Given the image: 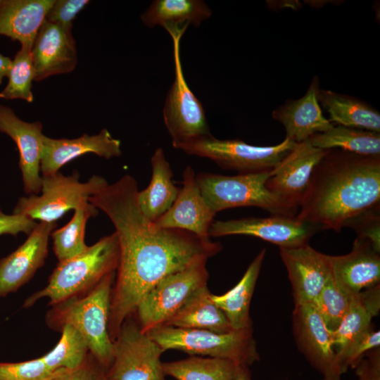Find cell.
<instances>
[{
    "label": "cell",
    "instance_id": "836d02e7",
    "mask_svg": "<svg viewBox=\"0 0 380 380\" xmlns=\"http://www.w3.org/2000/svg\"><path fill=\"white\" fill-rule=\"evenodd\" d=\"M8 82L0 92V98L23 99L29 103L33 101L32 81L34 80V68L31 49L21 46L16 53L8 71Z\"/></svg>",
    "mask_w": 380,
    "mask_h": 380
},
{
    "label": "cell",
    "instance_id": "f1b7e54d",
    "mask_svg": "<svg viewBox=\"0 0 380 380\" xmlns=\"http://www.w3.org/2000/svg\"><path fill=\"white\" fill-rule=\"evenodd\" d=\"M211 15V9L201 0H154L141 20L148 27L185 24L198 27Z\"/></svg>",
    "mask_w": 380,
    "mask_h": 380
},
{
    "label": "cell",
    "instance_id": "4dcf8cb0",
    "mask_svg": "<svg viewBox=\"0 0 380 380\" xmlns=\"http://www.w3.org/2000/svg\"><path fill=\"white\" fill-rule=\"evenodd\" d=\"M239 366L225 359L196 356L162 364L165 375L177 380H233Z\"/></svg>",
    "mask_w": 380,
    "mask_h": 380
},
{
    "label": "cell",
    "instance_id": "7a4b0ae2",
    "mask_svg": "<svg viewBox=\"0 0 380 380\" xmlns=\"http://www.w3.org/2000/svg\"><path fill=\"white\" fill-rule=\"evenodd\" d=\"M380 156L327 149L315 167L296 217L317 229L340 231L379 205Z\"/></svg>",
    "mask_w": 380,
    "mask_h": 380
},
{
    "label": "cell",
    "instance_id": "8fae6325",
    "mask_svg": "<svg viewBox=\"0 0 380 380\" xmlns=\"http://www.w3.org/2000/svg\"><path fill=\"white\" fill-rule=\"evenodd\" d=\"M113 344L108 369L110 380H165L160 361L164 350L131 315L121 325Z\"/></svg>",
    "mask_w": 380,
    "mask_h": 380
},
{
    "label": "cell",
    "instance_id": "52a82bcc",
    "mask_svg": "<svg viewBox=\"0 0 380 380\" xmlns=\"http://www.w3.org/2000/svg\"><path fill=\"white\" fill-rule=\"evenodd\" d=\"M108 184L106 179L99 175L80 182L77 171L70 176L59 172L42 176L41 194L21 197L13 213L25 215L34 221L56 222L70 210L89 203V198Z\"/></svg>",
    "mask_w": 380,
    "mask_h": 380
},
{
    "label": "cell",
    "instance_id": "d6a6232c",
    "mask_svg": "<svg viewBox=\"0 0 380 380\" xmlns=\"http://www.w3.org/2000/svg\"><path fill=\"white\" fill-rule=\"evenodd\" d=\"M56 346L42 356L53 372L70 371L80 367L87 359L89 350L82 336L72 326L65 325Z\"/></svg>",
    "mask_w": 380,
    "mask_h": 380
},
{
    "label": "cell",
    "instance_id": "ee69618b",
    "mask_svg": "<svg viewBox=\"0 0 380 380\" xmlns=\"http://www.w3.org/2000/svg\"><path fill=\"white\" fill-rule=\"evenodd\" d=\"M233 380H251L248 367L239 365Z\"/></svg>",
    "mask_w": 380,
    "mask_h": 380
},
{
    "label": "cell",
    "instance_id": "4316f807",
    "mask_svg": "<svg viewBox=\"0 0 380 380\" xmlns=\"http://www.w3.org/2000/svg\"><path fill=\"white\" fill-rule=\"evenodd\" d=\"M265 251L262 249L256 255L242 278L232 289L222 295H211L213 301L224 313L234 330L252 329L250 303Z\"/></svg>",
    "mask_w": 380,
    "mask_h": 380
},
{
    "label": "cell",
    "instance_id": "6da1fadb",
    "mask_svg": "<svg viewBox=\"0 0 380 380\" xmlns=\"http://www.w3.org/2000/svg\"><path fill=\"white\" fill-rule=\"evenodd\" d=\"M136 179L125 175L89 198L115 227L119 246L115 284L111 291L108 332L114 342L124 321L165 277L222 250L219 242L191 232L156 227L140 210Z\"/></svg>",
    "mask_w": 380,
    "mask_h": 380
},
{
    "label": "cell",
    "instance_id": "e575fe53",
    "mask_svg": "<svg viewBox=\"0 0 380 380\" xmlns=\"http://www.w3.org/2000/svg\"><path fill=\"white\" fill-rule=\"evenodd\" d=\"M350 297L335 283L331 274L314 303L330 331L334 332L339 327L348 308Z\"/></svg>",
    "mask_w": 380,
    "mask_h": 380
},
{
    "label": "cell",
    "instance_id": "7bdbcfd3",
    "mask_svg": "<svg viewBox=\"0 0 380 380\" xmlns=\"http://www.w3.org/2000/svg\"><path fill=\"white\" fill-rule=\"evenodd\" d=\"M12 60L10 58L4 56L0 53V84L4 77H7L11 65Z\"/></svg>",
    "mask_w": 380,
    "mask_h": 380
},
{
    "label": "cell",
    "instance_id": "44dd1931",
    "mask_svg": "<svg viewBox=\"0 0 380 380\" xmlns=\"http://www.w3.org/2000/svg\"><path fill=\"white\" fill-rule=\"evenodd\" d=\"M329 258L334 281L349 296L379 284V252L367 240L357 237L349 253Z\"/></svg>",
    "mask_w": 380,
    "mask_h": 380
},
{
    "label": "cell",
    "instance_id": "ab89813d",
    "mask_svg": "<svg viewBox=\"0 0 380 380\" xmlns=\"http://www.w3.org/2000/svg\"><path fill=\"white\" fill-rule=\"evenodd\" d=\"M51 380H110L108 369L89 353L87 360L78 368L65 371Z\"/></svg>",
    "mask_w": 380,
    "mask_h": 380
},
{
    "label": "cell",
    "instance_id": "2e32d148",
    "mask_svg": "<svg viewBox=\"0 0 380 380\" xmlns=\"http://www.w3.org/2000/svg\"><path fill=\"white\" fill-rule=\"evenodd\" d=\"M280 255L291 284L295 305L314 304L331 277L329 255L306 243L280 248Z\"/></svg>",
    "mask_w": 380,
    "mask_h": 380
},
{
    "label": "cell",
    "instance_id": "9c48e42d",
    "mask_svg": "<svg viewBox=\"0 0 380 380\" xmlns=\"http://www.w3.org/2000/svg\"><path fill=\"white\" fill-rule=\"evenodd\" d=\"M295 144L285 138L274 146H258L238 139H218L210 134L183 144L177 148L189 155L210 159L222 168L248 174L272 170Z\"/></svg>",
    "mask_w": 380,
    "mask_h": 380
},
{
    "label": "cell",
    "instance_id": "603a6c76",
    "mask_svg": "<svg viewBox=\"0 0 380 380\" xmlns=\"http://www.w3.org/2000/svg\"><path fill=\"white\" fill-rule=\"evenodd\" d=\"M55 0H0V35L32 49Z\"/></svg>",
    "mask_w": 380,
    "mask_h": 380
},
{
    "label": "cell",
    "instance_id": "ffe728a7",
    "mask_svg": "<svg viewBox=\"0 0 380 380\" xmlns=\"http://www.w3.org/2000/svg\"><path fill=\"white\" fill-rule=\"evenodd\" d=\"M87 153L106 159L118 157L122 154L120 141L106 128L97 134H84L75 139H53L44 135L40 172L42 176L56 174L68 163Z\"/></svg>",
    "mask_w": 380,
    "mask_h": 380
},
{
    "label": "cell",
    "instance_id": "277c9868",
    "mask_svg": "<svg viewBox=\"0 0 380 380\" xmlns=\"http://www.w3.org/2000/svg\"><path fill=\"white\" fill-rule=\"evenodd\" d=\"M119 246L115 232L88 246L83 253L59 262L49 278L47 285L28 297L24 308H29L43 298L53 305L69 298L80 296L95 286L106 275L117 270Z\"/></svg>",
    "mask_w": 380,
    "mask_h": 380
},
{
    "label": "cell",
    "instance_id": "d4e9b609",
    "mask_svg": "<svg viewBox=\"0 0 380 380\" xmlns=\"http://www.w3.org/2000/svg\"><path fill=\"white\" fill-rule=\"evenodd\" d=\"M211 295L207 285L201 286L163 326L222 334L235 331L222 310L213 301Z\"/></svg>",
    "mask_w": 380,
    "mask_h": 380
},
{
    "label": "cell",
    "instance_id": "30bf717a",
    "mask_svg": "<svg viewBox=\"0 0 380 380\" xmlns=\"http://www.w3.org/2000/svg\"><path fill=\"white\" fill-rule=\"evenodd\" d=\"M208 259L201 258L165 277L145 294L134 311L142 331L147 333L163 326L197 289L207 285Z\"/></svg>",
    "mask_w": 380,
    "mask_h": 380
},
{
    "label": "cell",
    "instance_id": "b9f144b4",
    "mask_svg": "<svg viewBox=\"0 0 380 380\" xmlns=\"http://www.w3.org/2000/svg\"><path fill=\"white\" fill-rule=\"evenodd\" d=\"M355 367L358 380H380L379 348L372 350L367 359H361Z\"/></svg>",
    "mask_w": 380,
    "mask_h": 380
},
{
    "label": "cell",
    "instance_id": "7c38bea8",
    "mask_svg": "<svg viewBox=\"0 0 380 380\" xmlns=\"http://www.w3.org/2000/svg\"><path fill=\"white\" fill-rule=\"evenodd\" d=\"M317 229L296 216L275 215L268 217H246L226 221H214L209 236L246 235L255 236L277 244L279 248H290L308 243Z\"/></svg>",
    "mask_w": 380,
    "mask_h": 380
},
{
    "label": "cell",
    "instance_id": "1f68e13d",
    "mask_svg": "<svg viewBox=\"0 0 380 380\" xmlns=\"http://www.w3.org/2000/svg\"><path fill=\"white\" fill-rule=\"evenodd\" d=\"M98 209L90 203L74 210L71 220L63 227L54 229L50 236L53 249L59 262L73 258L87 250L84 234L87 220L98 215Z\"/></svg>",
    "mask_w": 380,
    "mask_h": 380
},
{
    "label": "cell",
    "instance_id": "e0dca14e",
    "mask_svg": "<svg viewBox=\"0 0 380 380\" xmlns=\"http://www.w3.org/2000/svg\"><path fill=\"white\" fill-rule=\"evenodd\" d=\"M196 175L191 166L185 167L182 187L172 206L153 222L156 227L184 230L201 238H210L208 232L215 213L203 197Z\"/></svg>",
    "mask_w": 380,
    "mask_h": 380
},
{
    "label": "cell",
    "instance_id": "5b68a950",
    "mask_svg": "<svg viewBox=\"0 0 380 380\" xmlns=\"http://www.w3.org/2000/svg\"><path fill=\"white\" fill-rule=\"evenodd\" d=\"M164 351L225 359L249 367L259 360L253 329L217 333L208 330L162 326L146 333Z\"/></svg>",
    "mask_w": 380,
    "mask_h": 380
},
{
    "label": "cell",
    "instance_id": "ba28073f",
    "mask_svg": "<svg viewBox=\"0 0 380 380\" xmlns=\"http://www.w3.org/2000/svg\"><path fill=\"white\" fill-rule=\"evenodd\" d=\"M189 25L164 27L173 42L175 80L167 94L163 115L175 148L211 134L204 108L188 86L180 58V40Z\"/></svg>",
    "mask_w": 380,
    "mask_h": 380
},
{
    "label": "cell",
    "instance_id": "4fadbf2b",
    "mask_svg": "<svg viewBox=\"0 0 380 380\" xmlns=\"http://www.w3.org/2000/svg\"><path fill=\"white\" fill-rule=\"evenodd\" d=\"M293 329L298 348L322 374L323 380H340L332 332L313 303L295 305Z\"/></svg>",
    "mask_w": 380,
    "mask_h": 380
},
{
    "label": "cell",
    "instance_id": "5bb4252c",
    "mask_svg": "<svg viewBox=\"0 0 380 380\" xmlns=\"http://www.w3.org/2000/svg\"><path fill=\"white\" fill-rule=\"evenodd\" d=\"M327 151L313 146L309 139L296 143L280 163L270 171L266 187L297 212L312 172Z\"/></svg>",
    "mask_w": 380,
    "mask_h": 380
},
{
    "label": "cell",
    "instance_id": "484cf974",
    "mask_svg": "<svg viewBox=\"0 0 380 380\" xmlns=\"http://www.w3.org/2000/svg\"><path fill=\"white\" fill-rule=\"evenodd\" d=\"M317 99L328 113L331 122L380 133L379 112L362 100L321 89Z\"/></svg>",
    "mask_w": 380,
    "mask_h": 380
},
{
    "label": "cell",
    "instance_id": "8992f818",
    "mask_svg": "<svg viewBox=\"0 0 380 380\" xmlns=\"http://www.w3.org/2000/svg\"><path fill=\"white\" fill-rule=\"evenodd\" d=\"M270 171L226 176L199 172L196 179L205 201L216 214L223 210L254 206L273 215L296 216V211L266 187Z\"/></svg>",
    "mask_w": 380,
    "mask_h": 380
},
{
    "label": "cell",
    "instance_id": "74e56055",
    "mask_svg": "<svg viewBox=\"0 0 380 380\" xmlns=\"http://www.w3.org/2000/svg\"><path fill=\"white\" fill-rule=\"evenodd\" d=\"M379 208L378 205L352 218L346 226L354 228L358 234V238L367 240L376 251L380 252Z\"/></svg>",
    "mask_w": 380,
    "mask_h": 380
},
{
    "label": "cell",
    "instance_id": "f546056e",
    "mask_svg": "<svg viewBox=\"0 0 380 380\" xmlns=\"http://www.w3.org/2000/svg\"><path fill=\"white\" fill-rule=\"evenodd\" d=\"M308 139L313 146L324 150L339 148L363 156H380V133L376 132L336 124Z\"/></svg>",
    "mask_w": 380,
    "mask_h": 380
},
{
    "label": "cell",
    "instance_id": "d6986e66",
    "mask_svg": "<svg viewBox=\"0 0 380 380\" xmlns=\"http://www.w3.org/2000/svg\"><path fill=\"white\" fill-rule=\"evenodd\" d=\"M0 132L8 134L17 146L25 192L28 195L39 194L44 137L42 123L23 121L11 108L0 104Z\"/></svg>",
    "mask_w": 380,
    "mask_h": 380
},
{
    "label": "cell",
    "instance_id": "cb8c5ba5",
    "mask_svg": "<svg viewBox=\"0 0 380 380\" xmlns=\"http://www.w3.org/2000/svg\"><path fill=\"white\" fill-rule=\"evenodd\" d=\"M151 165L150 183L146 189L138 191L137 198L143 214L155 222L172 206L179 189L172 182L173 172L162 148L155 150Z\"/></svg>",
    "mask_w": 380,
    "mask_h": 380
},
{
    "label": "cell",
    "instance_id": "9a60e30c",
    "mask_svg": "<svg viewBox=\"0 0 380 380\" xmlns=\"http://www.w3.org/2000/svg\"><path fill=\"white\" fill-rule=\"evenodd\" d=\"M56 222L37 223L25 242L0 260V298L15 292L44 265L49 239Z\"/></svg>",
    "mask_w": 380,
    "mask_h": 380
},
{
    "label": "cell",
    "instance_id": "f35d334b",
    "mask_svg": "<svg viewBox=\"0 0 380 380\" xmlns=\"http://www.w3.org/2000/svg\"><path fill=\"white\" fill-rule=\"evenodd\" d=\"M89 2V0H55L45 20L72 29L75 18Z\"/></svg>",
    "mask_w": 380,
    "mask_h": 380
},
{
    "label": "cell",
    "instance_id": "3957f363",
    "mask_svg": "<svg viewBox=\"0 0 380 380\" xmlns=\"http://www.w3.org/2000/svg\"><path fill=\"white\" fill-rule=\"evenodd\" d=\"M115 272L106 275L82 296H75L52 305L47 325L56 330L74 327L85 340L90 354L108 369L113 357V342L108 332L112 284Z\"/></svg>",
    "mask_w": 380,
    "mask_h": 380
},
{
    "label": "cell",
    "instance_id": "60d3db41",
    "mask_svg": "<svg viewBox=\"0 0 380 380\" xmlns=\"http://www.w3.org/2000/svg\"><path fill=\"white\" fill-rule=\"evenodd\" d=\"M37 223L30 217L20 214L6 215L0 209V236L19 233L29 235Z\"/></svg>",
    "mask_w": 380,
    "mask_h": 380
},
{
    "label": "cell",
    "instance_id": "d590c367",
    "mask_svg": "<svg viewBox=\"0 0 380 380\" xmlns=\"http://www.w3.org/2000/svg\"><path fill=\"white\" fill-rule=\"evenodd\" d=\"M379 345L380 332L375 330L371 324L336 353L340 374H343L350 367H355L366 353L378 348Z\"/></svg>",
    "mask_w": 380,
    "mask_h": 380
},
{
    "label": "cell",
    "instance_id": "7402d4cb",
    "mask_svg": "<svg viewBox=\"0 0 380 380\" xmlns=\"http://www.w3.org/2000/svg\"><path fill=\"white\" fill-rule=\"evenodd\" d=\"M319 89L318 77L315 76L304 96L297 100H287L272 113V118L284 126L286 138L294 143L324 132L334 125L322 113L317 99Z\"/></svg>",
    "mask_w": 380,
    "mask_h": 380
},
{
    "label": "cell",
    "instance_id": "8d00e7d4",
    "mask_svg": "<svg viewBox=\"0 0 380 380\" xmlns=\"http://www.w3.org/2000/svg\"><path fill=\"white\" fill-rule=\"evenodd\" d=\"M64 372H53L41 357L20 362H0V380H51Z\"/></svg>",
    "mask_w": 380,
    "mask_h": 380
},
{
    "label": "cell",
    "instance_id": "ac0fdd59",
    "mask_svg": "<svg viewBox=\"0 0 380 380\" xmlns=\"http://www.w3.org/2000/svg\"><path fill=\"white\" fill-rule=\"evenodd\" d=\"M31 54L36 82L72 72L77 62L72 29L44 20L33 43Z\"/></svg>",
    "mask_w": 380,
    "mask_h": 380
},
{
    "label": "cell",
    "instance_id": "83f0119b",
    "mask_svg": "<svg viewBox=\"0 0 380 380\" xmlns=\"http://www.w3.org/2000/svg\"><path fill=\"white\" fill-rule=\"evenodd\" d=\"M380 310L379 284L351 296L347 311L332 332L336 353L353 338L367 329Z\"/></svg>",
    "mask_w": 380,
    "mask_h": 380
}]
</instances>
